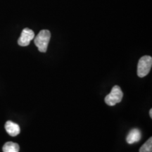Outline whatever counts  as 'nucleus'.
Listing matches in <instances>:
<instances>
[{
  "mask_svg": "<svg viewBox=\"0 0 152 152\" xmlns=\"http://www.w3.org/2000/svg\"><path fill=\"white\" fill-rule=\"evenodd\" d=\"M51 38V33L48 30H42L36 36L34 42L40 52H46L49 40Z\"/></svg>",
  "mask_w": 152,
  "mask_h": 152,
  "instance_id": "obj_1",
  "label": "nucleus"
},
{
  "mask_svg": "<svg viewBox=\"0 0 152 152\" xmlns=\"http://www.w3.org/2000/svg\"><path fill=\"white\" fill-rule=\"evenodd\" d=\"M19 149L20 147L18 144L12 142H6L2 148L4 152H18Z\"/></svg>",
  "mask_w": 152,
  "mask_h": 152,
  "instance_id": "obj_7",
  "label": "nucleus"
},
{
  "mask_svg": "<svg viewBox=\"0 0 152 152\" xmlns=\"http://www.w3.org/2000/svg\"><path fill=\"white\" fill-rule=\"evenodd\" d=\"M5 129L7 133L11 137L17 136L20 132V129L19 125L10 121H7L5 123Z\"/></svg>",
  "mask_w": 152,
  "mask_h": 152,
  "instance_id": "obj_6",
  "label": "nucleus"
},
{
  "mask_svg": "<svg viewBox=\"0 0 152 152\" xmlns=\"http://www.w3.org/2000/svg\"><path fill=\"white\" fill-rule=\"evenodd\" d=\"M149 115H150V117L152 118V109H150V111H149Z\"/></svg>",
  "mask_w": 152,
  "mask_h": 152,
  "instance_id": "obj_9",
  "label": "nucleus"
},
{
  "mask_svg": "<svg viewBox=\"0 0 152 152\" xmlns=\"http://www.w3.org/2000/svg\"><path fill=\"white\" fill-rule=\"evenodd\" d=\"M123 94L121 87L118 85H115L112 88L111 92L105 97V102L107 105L113 106L120 103L123 99Z\"/></svg>",
  "mask_w": 152,
  "mask_h": 152,
  "instance_id": "obj_3",
  "label": "nucleus"
},
{
  "mask_svg": "<svg viewBox=\"0 0 152 152\" xmlns=\"http://www.w3.org/2000/svg\"><path fill=\"white\" fill-rule=\"evenodd\" d=\"M35 37V33L29 28H24L23 30L20 37L18 40V44L21 47H26L29 45L30 41Z\"/></svg>",
  "mask_w": 152,
  "mask_h": 152,
  "instance_id": "obj_4",
  "label": "nucleus"
},
{
  "mask_svg": "<svg viewBox=\"0 0 152 152\" xmlns=\"http://www.w3.org/2000/svg\"><path fill=\"white\" fill-rule=\"evenodd\" d=\"M152 66V58L150 56H144L140 58L137 65V75L144 77L151 71Z\"/></svg>",
  "mask_w": 152,
  "mask_h": 152,
  "instance_id": "obj_2",
  "label": "nucleus"
},
{
  "mask_svg": "<svg viewBox=\"0 0 152 152\" xmlns=\"http://www.w3.org/2000/svg\"><path fill=\"white\" fill-rule=\"evenodd\" d=\"M140 152H152V138L150 137L147 142L142 146Z\"/></svg>",
  "mask_w": 152,
  "mask_h": 152,
  "instance_id": "obj_8",
  "label": "nucleus"
},
{
  "mask_svg": "<svg viewBox=\"0 0 152 152\" xmlns=\"http://www.w3.org/2000/svg\"><path fill=\"white\" fill-rule=\"evenodd\" d=\"M141 138L142 133L140 132V130L137 128H134L131 130L128 135H127L126 141L128 144H132L140 141Z\"/></svg>",
  "mask_w": 152,
  "mask_h": 152,
  "instance_id": "obj_5",
  "label": "nucleus"
}]
</instances>
